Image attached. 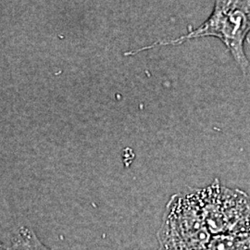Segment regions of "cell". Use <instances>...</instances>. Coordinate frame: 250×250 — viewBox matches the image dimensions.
Wrapping results in <instances>:
<instances>
[{
    "label": "cell",
    "mask_w": 250,
    "mask_h": 250,
    "mask_svg": "<svg viewBox=\"0 0 250 250\" xmlns=\"http://www.w3.org/2000/svg\"><path fill=\"white\" fill-rule=\"evenodd\" d=\"M250 33V1H216L210 16L196 29L189 27L188 33L184 36L154 42L136 50L126 52L125 56H134L157 46L178 45L192 39L211 36L224 43L237 66L246 73L250 67V61L244 45Z\"/></svg>",
    "instance_id": "6da1fadb"
},
{
    "label": "cell",
    "mask_w": 250,
    "mask_h": 250,
    "mask_svg": "<svg viewBox=\"0 0 250 250\" xmlns=\"http://www.w3.org/2000/svg\"><path fill=\"white\" fill-rule=\"evenodd\" d=\"M157 238L158 250H208L209 232L194 191L170 197Z\"/></svg>",
    "instance_id": "7a4b0ae2"
},
{
    "label": "cell",
    "mask_w": 250,
    "mask_h": 250,
    "mask_svg": "<svg viewBox=\"0 0 250 250\" xmlns=\"http://www.w3.org/2000/svg\"><path fill=\"white\" fill-rule=\"evenodd\" d=\"M194 194L212 236L250 232V196L246 192L215 179Z\"/></svg>",
    "instance_id": "3957f363"
},
{
    "label": "cell",
    "mask_w": 250,
    "mask_h": 250,
    "mask_svg": "<svg viewBox=\"0 0 250 250\" xmlns=\"http://www.w3.org/2000/svg\"><path fill=\"white\" fill-rule=\"evenodd\" d=\"M11 250H52L44 245L30 227L22 226L11 236Z\"/></svg>",
    "instance_id": "277c9868"
},
{
    "label": "cell",
    "mask_w": 250,
    "mask_h": 250,
    "mask_svg": "<svg viewBox=\"0 0 250 250\" xmlns=\"http://www.w3.org/2000/svg\"><path fill=\"white\" fill-rule=\"evenodd\" d=\"M208 250H250V232L212 236Z\"/></svg>",
    "instance_id": "5b68a950"
},
{
    "label": "cell",
    "mask_w": 250,
    "mask_h": 250,
    "mask_svg": "<svg viewBox=\"0 0 250 250\" xmlns=\"http://www.w3.org/2000/svg\"><path fill=\"white\" fill-rule=\"evenodd\" d=\"M0 250H11L10 249V247H7V246H5L4 244H2L1 242H0Z\"/></svg>",
    "instance_id": "8992f818"
}]
</instances>
